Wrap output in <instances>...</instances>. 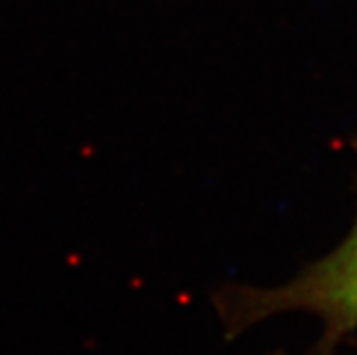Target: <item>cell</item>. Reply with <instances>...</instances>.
I'll use <instances>...</instances> for the list:
<instances>
[{"label":"cell","instance_id":"6da1fadb","mask_svg":"<svg viewBox=\"0 0 357 355\" xmlns=\"http://www.w3.org/2000/svg\"><path fill=\"white\" fill-rule=\"evenodd\" d=\"M225 328L242 332L282 312H308L323 324L330 349L357 330V216L344 240L278 287L225 289L216 298Z\"/></svg>","mask_w":357,"mask_h":355}]
</instances>
